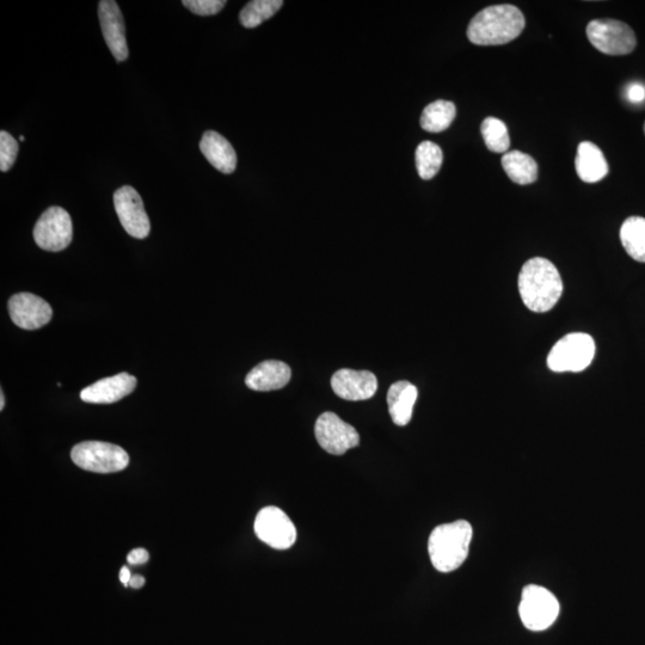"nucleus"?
Segmentation results:
<instances>
[{"label":"nucleus","mask_w":645,"mask_h":645,"mask_svg":"<svg viewBox=\"0 0 645 645\" xmlns=\"http://www.w3.org/2000/svg\"><path fill=\"white\" fill-rule=\"evenodd\" d=\"M519 292L528 310L548 312L563 294V281L555 264L543 257H534L522 266Z\"/></svg>","instance_id":"1"},{"label":"nucleus","mask_w":645,"mask_h":645,"mask_svg":"<svg viewBox=\"0 0 645 645\" xmlns=\"http://www.w3.org/2000/svg\"><path fill=\"white\" fill-rule=\"evenodd\" d=\"M526 20L511 4L491 5L472 18L468 38L476 46H501L519 38Z\"/></svg>","instance_id":"2"},{"label":"nucleus","mask_w":645,"mask_h":645,"mask_svg":"<svg viewBox=\"0 0 645 645\" xmlns=\"http://www.w3.org/2000/svg\"><path fill=\"white\" fill-rule=\"evenodd\" d=\"M472 536V526L465 520L434 528L428 540L433 567L440 573H452L462 567L469 556Z\"/></svg>","instance_id":"3"},{"label":"nucleus","mask_w":645,"mask_h":645,"mask_svg":"<svg viewBox=\"0 0 645 645\" xmlns=\"http://www.w3.org/2000/svg\"><path fill=\"white\" fill-rule=\"evenodd\" d=\"M595 355L593 337L574 333L559 340L548 356V366L556 373H579L592 364Z\"/></svg>","instance_id":"4"},{"label":"nucleus","mask_w":645,"mask_h":645,"mask_svg":"<svg viewBox=\"0 0 645 645\" xmlns=\"http://www.w3.org/2000/svg\"><path fill=\"white\" fill-rule=\"evenodd\" d=\"M71 458L78 468L95 473L120 472L129 464L124 448L102 441L81 442L72 448Z\"/></svg>","instance_id":"5"},{"label":"nucleus","mask_w":645,"mask_h":645,"mask_svg":"<svg viewBox=\"0 0 645 645\" xmlns=\"http://www.w3.org/2000/svg\"><path fill=\"white\" fill-rule=\"evenodd\" d=\"M561 610L559 602L549 589L530 585L521 594L519 614L522 624L531 631L549 629Z\"/></svg>","instance_id":"6"},{"label":"nucleus","mask_w":645,"mask_h":645,"mask_svg":"<svg viewBox=\"0 0 645 645\" xmlns=\"http://www.w3.org/2000/svg\"><path fill=\"white\" fill-rule=\"evenodd\" d=\"M589 42L599 52L612 57L628 55L634 52L637 39L634 30L628 24L616 20H594L588 23Z\"/></svg>","instance_id":"7"},{"label":"nucleus","mask_w":645,"mask_h":645,"mask_svg":"<svg viewBox=\"0 0 645 645\" xmlns=\"http://www.w3.org/2000/svg\"><path fill=\"white\" fill-rule=\"evenodd\" d=\"M73 226L64 208L53 206L43 212L34 227V239L39 247L51 253L65 250L72 242Z\"/></svg>","instance_id":"8"},{"label":"nucleus","mask_w":645,"mask_h":645,"mask_svg":"<svg viewBox=\"0 0 645 645\" xmlns=\"http://www.w3.org/2000/svg\"><path fill=\"white\" fill-rule=\"evenodd\" d=\"M254 528L257 538L275 550L290 549L297 540L296 526L278 507L263 508L256 516Z\"/></svg>","instance_id":"9"},{"label":"nucleus","mask_w":645,"mask_h":645,"mask_svg":"<svg viewBox=\"0 0 645 645\" xmlns=\"http://www.w3.org/2000/svg\"><path fill=\"white\" fill-rule=\"evenodd\" d=\"M315 434L319 446L334 456H342L360 444L356 429L334 413H324L318 417Z\"/></svg>","instance_id":"10"},{"label":"nucleus","mask_w":645,"mask_h":645,"mask_svg":"<svg viewBox=\"0 0 645 645\" xmlns=\"http://www.w3.org/2000/svg\"><path fill=\"white\" fill-rule=\"evenodd\" d=\"M115 211L129 236L138 239L149 237L151 223L143 199L131 186L121 187L114 194Z\"/></svg>","instance_id":"11"},{"label":"nucleus","mask_w":645,"mask_h":645,"mask_svg":"<svg viewBox=\"0 0 645 645\" xmlns=\"http://www.w3.org/2000/svg\"><path fill=\"white\" fill-rule=\"evenodd\" d=\"M11 321L24 330L45 327L53 317L51 305L32 293H18L9 300Z\"/></svg>","instance_id":"12"},{"label":"nucleus","mask_w":645,"mask_h":645,"mask_svg":"<svg viewBox=\"0 0 645 645\" xmlns=\"http://www.w3.org/2000/svg\"><path fill=\"white\" fill-rule=\"evenodd\" d=\"M98 18H100L104 41L116 61H125L129 51L126 39L124 16L118 3L114 0H102L98 4Z\"/></svg>","instance_id":"13"},{"label":"nucleus","mask_w":645,"mask_h":645,"mask_svg":"<svg viewBox=\"0 0 645 645\" xmlns=\"http://www.w3.org/2000/svg\"><path fill=\"white\" fill-rule=\"evenodd\" d=\"M336 396L346 401H366L376 395L378 379L370 371H354L342 368L331 378Z\"/></svg>","instance_id":"14"},{"label":"nucleus","mask_w":645,"mask_h":645,"mask_svg":"<svg viewBox=\"0 0 645 645\" xmlns=\"http://www.w3.org/2000/svg\"><path fill=\"white\" fill-rule=\"evenodd\" d=\"M137 379L126 372L98 380L81 392L82 401L91 404H112L134 391Z\"/></svg>","instance_id":"15"},{"label":"nucleus","mask_w":645,"mask_h":645,"mask_svg":"<svg viewBox=\"0 0 645 645\" xmlns=\"http://www.w3.org/2000/svg\"><path fill=\"white\" fill-rule=\"evenodd\" d=\"M291 377V368L285 362L267 360L249 372L245 384L254 391H275L290 383Z\"/></svg>","instance_id":"16"},{"label":"nucleus","mask_w":645,"mask_h":645,"mask_svg":"<svg viewBox=\"0 0 645 645\" xmlns=\"http://www.w3.org/2000/svg\"><path fill=\"white\" fill-rule=\"evenodd\" d=\"M200 150L208 162L223 174L230 175L237 168V153L223 135L208 131L200 141Z\"/></svg>","instance_id":"17"},{"label":"nucleus","mask_w":645,"mask_h":645,"mask_svg":"<svg viewBox=\"0 0 645 645\" xmlns=\"http://www.w3.org/2000/svg\"><path fill=\"white\" fill-rule=\"evenodd\" d=\"M575 168L580 180L586 183L600 182L610 171L604 153L591 141H582L577 147Z\"/></svg>","instance_id":"18"},{"label":"nucleus","mask_w":645,"mask_h":645,"mask_svg":"<svg viewBox=\"0 0 645 645\" xmlns=\"http://www.w3.org/2000/svg\"><path fill=\"white\" fill-rule=\"evenodd\" d=\"M419 397L417 387L407 380L393 384L387 392V404H389V413L395 425L404 427L409 425L415 403Z\"/></svg>","instance_id":"19"},{"label":"nucleus","mask_w":645,"mask_h":645,"mask_svg":"<svg viewBox=\"0 0 645 645\" xmlns=\"http://www.w3.org/2000/svg\"><path fill=\"white\" fill-rule=\"evenodd\" d=\"M502 167L511 180L527 186L537 181L538 165L530 155L521 151H509L502 157Z\"/></svg>","instance_id":"20"},{"label":"nucleus","mask_w":645,"mask_h":645,"mask_svg":"<svg viewBox=\"0 0 645 645\" xmlns=\"http://www.w3.org/2000/svg\"><path fill=\"white\" fill-rule=\"evenodd\" d=\"M620 241L630 257L645 263V218L626 219L620 229Z\"/></svg>","instance_id":"21"},{"label":"nucleus","mask_w":645,"mask_h":645,"mask_svg":"<svg viewBox=\"0 0 645 645\" xmlns=\"http://www.w3.org/2000/svg\"><path fill=\"white\" fill-rule=\"evenodd\" d=\"M456 115L457 108L454 103L444 100L435 101L423 110L421 127L429 133L444 132L452 125Z\"/></svg>","instance_id":"22"},{"label":"nucleus","mask_w":645,"mask_h":645,"mask_svg":"<svg viewBox=\"0 0 645 645\" xmlns=\"http://www.w3.org/2000/svg\"><path fill=\"white\" fill-rule=\"evenodd\" d=\"M444 162V153L440 146L432 141H423L416 149V168L422 180H432L438 175Z\"/></svg>","instance_id":"23"},{"label":"nucleus","mask_w":645,"mask_h":645,"mask_svg":"<svg viewBox=\"0 0 645 645\" xmlns=\"http://www.w3.org/2000/svg\"><path fill=\"white\" fill-rule=\"evenodd\" d=\"M282 5H284L282 0H254L244 6L239 20L245 28H256L272 18Z\"/></svg>","instance_id":"24"},{"label":"nucleus","mask_w":645,"mask_h":645,"mask_svg":"<svg viewBox=\"0 0 645 645\" xmlns=\"http://www.w3.org/2000/svg\"><path fill=\"white\" fill-rule=\"evenodd\" d=\"M481 132L484 143L491 152L506 153L511 146L508 128L500 119L487 118L482 122Z\"/></svg>","instance_id":"25"},{"label":"nucleus","mask_w":645,"mask_h":645,"mask_svg":"<svg viewBox=\"0 0 645 645\" xmlns=\"http://www.w3.org/2000/svg\"><path fill=\"white\" fill-rule=\"evenodd\" d=\"M17 140L8 132H0V170L9 171L15 164L18 155Z\"/></svg>","instance_id":"26"},{"label":"nucleus","mask_w":645,"mask_h":645,"mask_svg":"<svg viewBox=\"0 0 645 645\" xmlns=\"http://www.w3.org/2000/svg\"><path fill=\"white\" fill-rule=\"evenodd\" d=\"M184 6L195 15L213 16L225 8L224 0H184Z\"/></svg>","instance_id":"27"},{"label":"nucleus","mask_w":645,"mask_h":645,"mask_svg":"<svg viewBox=\"0 0 645 645\" xmlns=\"http://www.w3.org/2000/svg\"><path fill=\"white\" fill-rule=\"evenodd\" d=\"M626 96L631 103H642L645 100V86L641 83H631L626 89Z\"/></svg>","instance_id":"28"},{"label":"nucleus","mask_w":645,"mask_h":645,"mask_svg":"<svg viewBox=\"0 0 645 645\" xmlns=\"http://www.w3.org/2000/svg\"><path fill=\"white\" fill-rule=\"evenodd\" d=\"M149 559V552L141 548L129 552L127 556L128 563L132 565L145 564Z\"/></svg>","instance_id":"29"},{"label":"nucleus","mask_w":645,"mask_h":645,"mask_svg":"<svg viewBox=\"0 0 645 645\" xmlns=\"http://www.w3.org/2000/svg\"><path fill=\"white\" fill-rule=\"evenodd\" d=\"M131 579V570H129L127 567H122V569L120 570V581L122 582V585L129 587V582H131Z\"/></svg>","instance_id":"30"},{"label":"nucleus","mask_w":645,"mask_h":645,"mask_svg":"<svg viewBox=\"0 0 645 645\" xmlns=\"http://www.w3.org/2000/svg\"><path fill=\"white\" fill-rule=\"evenodd\" d=\"M145 585V579L141 575L132 576L131 582H129V587L133 589L143 588Z\"/></svg>","instance_id":"31"},{"label":"nucleus","mask_w":645,"mask_h":645,"mask_svg":"<svg viewBox=\"0 0 645 645\" xmlns=\"http://www.w3.org/2000/svg\"><path fill=\"white\" fill-rule=\"evenodd\" d=\"M4 407H5V397L2 391V393H0V410H4Z\"/></svg>","instance_id":"32"},{"label":"nucleus","mask_w":645,"mask_h":645,"mask_svg":"<svg viewBox=\"0 0 645 645\" xmlns=\"http://www.w3.org/2000/svg\"><path fill=\"white\" fill-rule=\"evenodd\" d=\"M20 140L24 141V140H26V138H24L23 135H21Z\"/></svg>","instance_id":"33"},{"label":"nucleus","mask_w":645,"mask_h":645,"mask_svg":"<svg viewBox=\"0 0 645 645\" xmlns=\"http://www.w3.org/2000/svg\"><path fill=\"white\" fill-rule=\"evenodd\" d=\"M644 133H645V124H644Z\"/></svg>","instance_id":"34"}]
</instances>
